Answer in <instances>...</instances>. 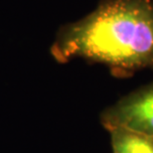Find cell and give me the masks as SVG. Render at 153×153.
Here are the masks:
<instances>
[{
    "label": "cell",
    "mask_w": 153,
    "mask_h": 153,
    "mask_svg": "<svg viewBox=\"0 0 153 153\" xmlns=\"http://www.w3.org/2000/svg\"><path fill=\"white\" fill-rule=\"evenodd\" d=\"M51 52L59 62L82 58L119 75L153 67V0H103L62 27Z\"/></svg>",
    "instance_id": "6da1fadb"
},
{
    "label": "cell",
    "mask_w": 153,
    "mask_h": 153,
    "mask_svg": "<svg viewBox=\"0 0 153 153\" xmlns=\"http://www.w3.org/2000/svg\"><path fill=\"white\" fill-rule=\"evenodd\" d=\"M105 124L108 129L120 127L153 137V85L109 111Z\"/></svg>",
    "instance_id": "7a4b0ae2"
},
{
    "label": "cell",
    "mask_w": 153,
    "mask_h": 153,
    "mask_svg": "<svg viewBox=\"0 0 153 153\" xmlns=\"http://www.w3.org/2000/svg\"><path fill=\"white\" fill-rule=\"evenodd\" d=\"M109 130L114 153H153V137L120 127Z\"/></svg>",
    "instance_id": "3957f363"
}]
</instances>
